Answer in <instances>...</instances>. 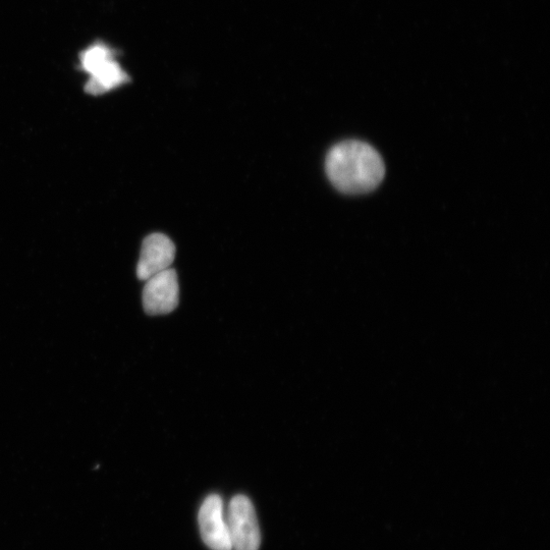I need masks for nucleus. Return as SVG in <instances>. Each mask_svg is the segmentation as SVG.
Returning a JSON list of instances; mask_svg holds the SVG:
<instances>
[{
	"mask_svg": "<svg viewBox=\"0 0 550 550\" xmlns=\"http://www.w3.org/2000/svg\"><path fill=\"white\" fill-rule=\"evenodd\" d=\"M326 175L333 186L348 195L367 194L375 190L385 176L382 157L371 145L348 140L329 150L325 160Z\"/></svg>",
	"mask_w": 550,
	"mask_h": 550,
	"instance_id": "nucleus-1",
	"label": "nucleus"
},
{
	"mask_svg": "<svg viewBox=\"0 0 550 550\" xmlns=\"http://www.w3.org/2000/svg\"><path fill=\"white\" fill-rule=\"evenodd\" d=\"M82 61L85 71L90 75L86 91L92 95L104 94L128 81L127 74L115 60L112 51L104 46L88 49Z\"/></svg>",
	"mask_w": 550,
	"mask_h": 550,
	"instance_id": "nucleus-2",
	"label": "nucleus"
},
{
	"mask_svg": "<svg viewBox=\"0 0 550 550\" xmlns=\"http://www.w3.org/2000/svg\"><path fill=\"white\" fill-rule=\"evenodd\" d=\"M233 549L259 550L261 534L252 502L245 495H236L227 512Z\"/></svg>",
	"mask_w": 550,
	"mask_h": 550,
	"instance_id": "nucleus-3",
	"label": "nucleus"
},
{
	"mask_svg": "<svg viewBox=\"0 0 550 550\" xmlns=\"http://www.w3.org/2000/svg\"><path fill=\"white\" fill-rule=\"evenodd\" d=\"M199 526L203 541L212 550H233L223 499L211 494L199 511Z\"/></svg>",
	"mask_w": 550,
	"mask_h": 550,
	"instance_id": "nucleus-4",
	"label": "nucleus"
},
{
	"mask_svg": "<svg viewBox=\"0 0 550 550\" xmlns=\"http://www.w3.org/2000/svg\"><path fill=\"white\" fill-rule=\"evenodd\" d=\"M143 290V306L149 315L173 312L179 304L177 272L169 268L148 279Z\"/></svg>",
	"mask_w": 550,
	"mask_h": 550,
	"instance_id": "nucleus-5",
	"label": "nucleus"
},
{
	"mask_svg": "<svg viewBox=\"0 0 550 550\" xmlns=\"http://www.w3.org/2000/svg\"><path fill=\"white\" fill-rule=\"evenodd\" d=\"M176 257L174 242L163 234L148 236L142 245L137 266L139 280L147 281L153 275L171 268Z\"/></svg>",
	"mask_w": 550,
	"mask_h": 550,
	"instance_id": "nucleus-6",
	"label": "nucleus"
}]
</instances>
